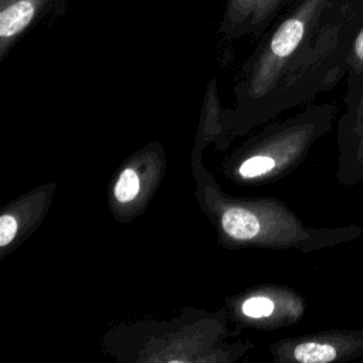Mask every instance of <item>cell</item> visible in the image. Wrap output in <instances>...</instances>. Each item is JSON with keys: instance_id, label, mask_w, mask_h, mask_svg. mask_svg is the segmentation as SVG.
Wrapping results in <instances>:
<instances>
[{"instance_id": "1", "label": "cell", "mask_w": 363, "mask_h": 363, "mask_svg": "<svg viewBox=\"0 0 363 363\" xmlns=\"http://www.w3.org/2000/svg\"><path fill=\"white\" fill-rule=\"evenodd\" d=\"M346 85V111L337 126V179L354 186L363 182V72H347Z\"/></svg>"}, {"instance_id": "2", "label": "cell", "mask_w": 363, "mask_h": 363, "mask_svg": "<svg viewBox=\"0 0 363 363\" xmlns=\"http://www.w3.org/2000/svg\"><path fill=\"white\" fill-rule=\"evenodd\" d=\"M291 360L298 363H332L363 357V329H332L291 343Z\"/></svg>"}, {"instance_id": "3", "label": "cell", "mask_w": 363, "mask_h": 363, "mask_svg": "<svg viewBox=\"0 0 363 363\" xmlns=\"http://www.w3.org/2000/svg\"><path fill=\"white\" fill-rule=\"evenodd\" d=\"M295 0H227L221 30L225 34H255L268 27Z\"/></svg>"}, {"instance_id": "4", "label": "cell", "mask_w": 363, "mask_h": 363, "mask_svg": "<svg viewBox=\"0 0 363 363\" xmlns=\"http://www.w3.org/2000/svg\"><path fill=\"white\" fill-rule=\"evenodd\" d=\"M62 0H0V40L6 50L47 11L57 10Z\"/></svg>"}, {"instance_id": "5", "label": "cell", "mask_w": 363, "mask_h": 363, "mask_svg": "<svg viewBox=\"0 0 363 363\" xmlns=\"http://www.w3.org/2000/svg\"><path fill=\"white\" fill-rule=\"evenodd\" d=\"M224 231L235 240H251L259 231L257 217L242 207H230L221 218Z\"/></svg>"}, {"instance_id": "6", "label": "cell", "mask_w": 363, "mask_h": 363, "mask_svg": "<svg viewBox=\"0 0 363 363\" xmlns=\"http://www.w3.org/2000/svg\"><path fill=\"white\" fill-rule=\"evenodd\" d=\"M140 182L139 176L133 169H125L113 187V196L119 203H130L139 193Z\"/></svg>"}, {"instance_id": "7", "label": "cell", "mask_w": 363, "mask_h": 363, "mask_svg": "<svg viewBox=\"0 0 363 363\" xmlns=\"http://www.w3.org/2000/svg\"><path fill=\"white\" fill-rule=\"evenodd\" d=\"M277 162L271 156H252L242 162V164L238 169V173L244 179H254L259 177L265 173H269L274 170Z\"/></svg>"}, {"instance_id": "8", "label": "cell", "mask_w": 363, "mask_h": 363, "mask_svg": "<svg viewBox=\"0 0 363 363\" xmlns=\"http://www.w3.org/2000/svg\"><path fill=\"white\" fill-rule=\"evenodd\" d=\"M241 311L248 318H254V319L267 318L274 313L275 302L268 296H252L242 303Z\"/></svg>"}, {"instance_id": "9", "label": "cell", "mask_w": 363, "mask_h": 363, "mask_svg": "<svg viewBox=\"0 0 363 363\" xmlns=\"http://www.w3.org/2000/svg\"><path fill=\"white\" fill-rule=\"evenodd\" d=\"M347 72H363V27L353 41L347 60Z\"/></svg>"}, {"instance_id": "10", "label": "cell", "mask_w": 363, "mask_h": 363, "mask_svg": "<svg viewBox=\"0 0 363 363\" xmlns=\"http://www.w3.org/2000/svg\"><path fill=\"white\" fill-rule=\"evenodd\" d=\"M18 230L17 220L11 214H3L0 217V247L4 248L16 238Z\"/></svg>"}]
</instances>
